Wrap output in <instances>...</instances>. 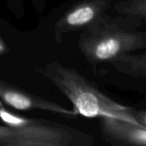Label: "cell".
<instances>
[{"label": "cell", "mask_w": 146, "mask_h": 146, "mask_svg": "<svg viewBox=\"0 0 146 146\" xmlns=\"http://www.w3.org/2000/svg\"><path fill=\"white\" fill-rule=\"evenodd\" d=\"M133 115L138 124L146 127V109L145 110H136L133 109Z\"/></svg>", "instance_id": "9"}, {"label": "cell", "mask_w": 146, "mask_h": 146, "mask_svg": "<svg viewBox=\"0 0 146 146\" xmlns=\"http://www.w3.org/2000/svg\"><path fill=\"white\" fill-rule=\"evenodd\" d=\"M0 100L17 110H44L65 115H76V111L68 110L59 104L31 94L0 79Z\"/></svg>", "instance_id": "5"}, {"label": "cell", "mask_w": 146, "mask_h": 146, "mask_svg": "<svg viewBox=\"0 0 146 146\" xmlns=\"http://www.w3.org/2000/svg\"><path fill=\"white\" fill-rule=\"evenodd\" d=\"M139 54H127L110 63L119 73L135 77L146 78V48Z\"/></svg>", "instance_id": "7"}, {"label": "cell", "mask_w": 146, "mask_h": 146, "mask_svg": "<svg viewBox=\"0 0 146 146\" xmlns=\"http://www.w3.org/2000/svg\"><path fill=\"white\" fill-rule=\"evenodd\" d=\"M110 0H82L68 9L56 21L54 39L60 43L62 35L85 30L106 16Z\"/></svg>", "instance_id": "4"}, {"label": "cell", "mask_w": 146, "mask_h": 146, "mask_svg": "<svg viewBox=\"0 0 146 146\" xmlns=\"http://www.w3.org/2000/svg\"><path fill=\"white\" fill-rule=\"evenodd\" d=\"M78 45L91 63L110 62L146 48V33L127 27L106 15L83 30Z\"/></svg>", "instance_id": "2"}, {"label": "cell", "mask_w": 146, "mask_h": 146, "mask_svg": "<svg viewBox=\"0 0 146 146\" xmlns=\"http://www.w3.org/2000/svg\"><path fill=\"white\" fill-rule=\"evenodd\" d=\"M114 9L126 18L146 21V0H120L115 3Z\"/></svg>", "instance_id": "8"}, {"label": "cell", "mask_w": 146, "mask_h": 146, "mask_svg": "<svg viewBox=\"0 0 146 146\" xmlns=\"http://www.w3.org/2000/svg\"><path fill=\"white\" fill-rule=\"evenodd\" d=\"M37 72L50 80L68 98L78 115L99 119L116 117L137 123L133 108L119 104L104 94L76 69L51 62L37 69Z\"/></svg>", "instance_id": "1"}, {"label": "cell", "mask_w": 146, "mask_h": 146, "mask_svg": "<svg viewBox=\"0 0 146 146\" xmlns=\"http://www.w3.org/2000/svg\"><path fill=\"white\" fill-rule=\"evenodd\" d=\"M0 120L28 134L37 146H92L94 138L74 127L44 120L31 119L8 110L0 101Z\"/></svg>", "instance_id": "3"}, {"label": "cell", "mask_w": 146, "mask_h": 146, "mask_svg": "<svg viewBox=\"0 0 146 146\" xmlns=\"http://www.w3.org/2000/svg\"><path fill=\"white\" fill-rule=\"evenodd\" d=\"M7 51H8V47H7L5 42L3 41V39L0 36V56L4 54Z\"/></svg>", "instance_id": "10"}, {"label": "cell", "mask_w": 146, "mask_h": 146, "mask_svg": "<svg viewBox=\"0 0 146 146\" xmlns=\"http://www.w3.org/2000/svg\"><path fill=\"white\" fill-rule=\"evenodd\" d=\"M99 127L104 140L113 145L146 146V127L116 117L100 118Z\"/></svg>", "instance_id": "6"}]
</instances>
